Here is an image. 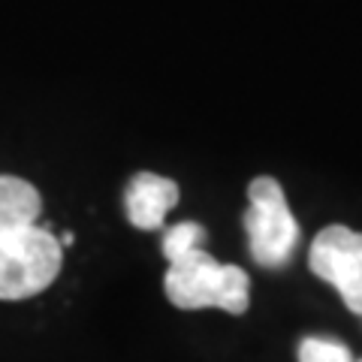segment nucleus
<instances>
[{"label":"nucleus","mask_w":362,"mask_h":362,"mask_svg":"<svg viewBox=\"0 0 362 362\" xmlns=\"http://www.w3.org/2000/svg\"><path fill=\"white\" fill-rule=\"evenodd\" d=\"M166 299L181 311L221 308L226 314H245L251 305V278L230 263H218L206 247L181 254L166 269Z\"/></svg>","instance_id":"f257e3e1"},{"label":"nucleus","mask_w":362,"mask_h":362,"mask_svg":"<svg viewBox=\"0 0 362 362\" xmlns=\"http://www.w3.org/2000/svg\"><path fill=\"white\" fill-rule=\"evenodd\" d=\"M64 247L45 226L33 223L0 239V299H30L61 275Z\"/></svg>","instance_id":"f03ea898"},{"label":"nucleus","mask_w":362,"mask_h":362,"mask_svg":"<svg viewBox=\"0 0 362 362\" xmlns=\"http://www.w3.org/2000/svg\"><path fill=\"white\" fill-rule=\"evenodd\" d=\"M245 230L251 239V254L263 269L284 266L293 247L299 245V223L287 206L284 187L278 178L259 175L247 187Z\"/></svg>","instance_id":"7ed1b4c3"},{"label":"nucleus","mask_w":362,"mask_h":362,"mask_svg":"<svg viewBox=\"0 0 362 362\" xmlns=\"http://www.w3.org/2000/svg\"><path fill=\"white\" fill-rule=\"evenodd\" d=\"M311 272L338 290L354 314H362V233L332 223L317 233L308 254Z\"/></svg>","instance_id":"20e7f679"},{"label":"nucleus","mask_w":362,"mask_h":362,"mask_svg":"<svg viewBox=\"0 0 362 362\" xmlns=\"http://www.w3.org/2000/svg\"><path fill=\"white\" fill-rule=\"evenodd\" d=\"M178 185L157 173H136L124 190V206H127V221L136 230H160L166 211L178 202Z\"/></svg>","instance_id":"39448f33"},{"label":"nucleus","mask_w":362,"mask_h":362,"mask_svg":"<svg viewBox=\"0 0 362 362\" xmlns=\"http://www.w3.org/2000/svg\"><path fill=\"white\" fill-rule=\"evenodd\" d=\"M42 214V197L30 181L18 175H0V239L33 226Z\"/></svg>","instance_id":"423d86ee"},{"label":"nucleus","mask_w":362,"mask_h":362,"mask_svg":"<svg viewBox=\"0 0 362 362\" xmlns=\"http://www.w3.org/2000/svg\"><path fill=\"white\" fill-rule=\"evenodd\" d=\"M202 245H206V226L197 221H181L173 230H166V235H163V257L173 263L181 254L202 247Z\"/></svg>","instance_id":"0eeeda50"},{"label":"nucleus","mask_w":362,"mask_h":362,"mask_svg":"<svg viewBox=\"0 0 362 362\" xmlns=\"http://www.w3.org/2000/svg\"><path fill=\"white\" fill-rule=\"evenodd\" d=\"M299 362H354V354H350L347 344L335 341V338L311 335V338H302Z\"/></svg>","instance_id":"6e6552de"},{"label":"nucleus","mask_w":362,"mask_h":362,"mask_svg":"<svg viewBox=\"0 0 362 362\" xmlns=\"http://www.w3.org/2000/svg\"><path fill=\"white\" fill-rule=\"evenodd\" d=\"M354 362H362V359H354Z\"/></svg>","instance_id":"1a4fd4ad"}]
</instances>
